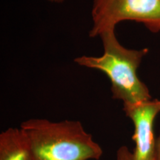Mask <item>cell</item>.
Wrapping results in <instances>:
<instances>
[{
    "label": "cell",
    "instance_id": "1",
    "mask_svg": "<svg viewBox=\"0 0 160 160\" xmlns=\"http://www.w3.org/2000/svg\"><path fill=\"white\" fill-rule=\"evenodd\" d=\"M116 30H110L99 36L103 47L100 57L81 56L74 62L82 67L102 72L111 82L113 99L123 105H134L153 99L148 86L137 75V70L148 49H129L120 44Z\"/></svg>",
    "mask_w": 160,
    "mask_h": 160
},
{
    "label": "cell",
    "instance_id": "2",
    "mask_svg": "<svg viewBox=\"0 0 160 160\" xmlns=\"http://www.w3.org/2000/svg\"><path fill=\"white\" fill-rule=\"evenodd\" d=\"M36 160H99L102 148L81 122L30 119L20 125Z\"/></svg>",
    "mask_w": 160,
    "mask_h": 160
},
{
    "label": "cell",
    "instance_id": "3",
    "mask_svg": "<svg viewBox=\"0 0 160 160\" xmlns=\"http://www.w3.org/2000/svg\"><path fill=\"white\" fill-rule=\"evenodd\" d=\"M89 37L116 30L125 21L141 23L153 33L160 32V0H92Z\"/></svg>",
    "mask_w": 160,
    "mask_h": 160
},
{
    "label": "cell",
    "instance_id": "4",
    "mask_svg": "<svg viewBox=\"0 0 160 160\" xmlns=\"http://www.w3.org/2000/svg\"><path fill=\"white\" fill-rule=\"evenodd\" d=\"M123 111L134 127L132 139L135 148L132 160H158L154 122L160 113V99H151L134 105H123Z\"/></svg>",
    "mask_w": 160,
    "mask_h": 160
},
{
    "label": "cell",
    "instance_id": "5",
    "mask_svg": "<svg viewBox=\"0 0 160 160\" xmlns=\"http://www.w3.org/2000/svg\"><path fill=\"white\" fill-rule=\"evenodd\" d=\"M0 160H36L28 138L20 128L0 133Z\"/></svg>",
    "mask_w": 160,
    "mask_h": 160
},
{
    "label": "cell",
    "instance_id": "6",
    "mask_svg": "<svg viewBox=\"0 0 160 160\" xmlns=\"http://www.w3.org/2000/svg\"><path fill=\"white\" fill-rule=\"evenodd\" d=\"M116 160H132V153L126 146H122L117 152Z\"/></svg>",
    "mask_w": 160,
    "mask_h": 160
},
{
    "label": "cell",
    "instance_id": "7",
    "mask_svg": "<svg viewBox=\"0 0 160 160\" xmlns=\"http://www.w3.org/2000/svg\"><path fill=\"white\" fill-rule=\"evenodd\" d=\"M157 158L158 160H160V130L159 135L157 138Z\"/></svg>",
    "mask_w": 160,
    "mask_h": 160
},
{
    "label": "cell",
    "instance_id": "8",
    "mask_svg": "<svg viewBox=\"0 0 160 160\" xmlns=\"http://www.w3.org/2000/svg\"><path fill=\"white\" fill-rule=\"evenodd\" d=\"M46 1L49 2L51 3H54V4H61L65 2L67 0H46Z\"/></svg>",
    "mask_w": 160,
    "mask_h": 160
}]
</instances>
